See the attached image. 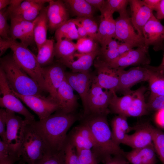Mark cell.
<instances>
[{"instance_id": "51", "label": "cell", "mask_w": 164, "mask_h": 164, "mask_svg": "<svg viewBox=\"0 0 164 164\" xmlns=\"http://www.w3.org/2000/svg\"><path fill=\"white\" fill-rule=\"evenodd\" d=\"M95 9H97L101 12L104 8L106 5V0H86Z\"/></svg>"}, {"instance_id": "28", "label": "cell", "mask_w": 164, "mask_h": 164, "mask_svg": "<svg viewBox=\"0 0 164 164\" xmlns=\"http://www.w3.org/2000/svg\"><path fill=\"white\" fill-rule=\"evenodd\" d=\"M146 90V88L142 86L134 91L133 99L131 106L126 113L127 117L141 116L148 113L149 109L144 97Z\"/></svg>"}, {"instance_id": "23", "label": "cell", "mask_w": 164, "mask_h": 164, "mask_svg": "<svg viewBox=\"0 0 164 164\" xmlns=\"http://www.w3.org/2000/svg\"><path fill=\"white\" fill-rule=\"evenodd\" d=\"M133 48L127 44L119 43L114 39H112L101 46L97 57L108 63Z\"/></svg>"}, {"instance_id": "17", "label": "cell", "mask_w": 164, "mask_h": 164, "mask_svg": "<svg viewBox=\"0 0 164 164\" xmlns=\"http://www.w3.org/2000/svg\"><path fill=\"white\" fill-rule=\"evenodd\" d=\"M10 37L12 39H19L28 47L35 43L33 30L36 19L32 22L10 18Z\"/></svg>"}, {"instance_id": "57", "label": "cell", "mask_w": 164, "mask_h": 164, "mask_svg": "<svg viewBox=\"0 0 164 164\" xmlns=\"http://www.w3.org/2000/svg\"><path fill=\"white\" fill-rule=\"evenodd\" d=\"M11 0H0V10L7 7L10 4Z\"/></svg>"}, {"instance_id": "29", "label": "cell", "mask_w": 164, "mask_h": 164, "mask_svg": "<svg viewBox=\"0 0 164 164\" xmlns=\"http://www.w3.org/2000/svg\"><path fill=\"white\" fill-rule=\"evenodd\" d=\"M55 56L58 61H71L74 60L77 50L76 44L72 40L63 39L54 44Z\"/></svg>"}, {"instance_id": "14", "label": "cell", "mask_w": 164, "mask_h": 164, "mask_svg": "<svg viewBox=\"0 0 164 164\" xmlns=\"http://www.w3.org/2000/svg\"><path fill=\"white\" fill-rule=\"evenodd\" d=\"M65 67L57 62L42 67L46 91L56 101L58 89L65 78Z\"/></svg>"}, {"instance_id": "60", "label": "cell", "mask_w": 164, "mask_h": 164, "mask_svg": "<svg viewBox=\"0 0 164 164\" xmlns=\"http://www.w3.org/2000/svg\"><path fill=\"white\" fill-rule=\"evenodd\" d=\"M163 71L164 72V70H163Z\"/></svg>"}, {"instance_id": "32", "label": "cell", "mask_w": 164, "mask_h": 164, "mask_svg": "<svg viewBox=\"0 0 164 164\" xmlns=\"http://www.w3.org/2000/svg\"><path fill=\"white\" fill-rule=\"evenodd\" d=\"M152 71L148 81L150 91L149 98L164 95V72L152 66Z\"/></svg>"}, {"instance_id": "18", "label": "cell", "mask_w": 164, "mask_h": 164, "mask_svg": "<svg viewBox=\"0 0 164 164\" xmlns=\"http://www.w3.org/2000/svg\"><path fill=\"white\" fill-rule=\"evenodd\" d=\"M70 12L63 1L52 0L47 6L48 29L51 33L56 31L69 19Z\"/></svg>"}, {"instance_id": "37", "label": "cell", "mask_w": 164, "mask_h": 164, "mask_svg": "<svg viewBox=\"0 0 164 164\" xmlns=\"http://www.w3.org/2000/svg\"><path fill=\"white\" fill-rule=\"evenodd\" d=\"M153 144L156 153L162 164H164V132L151 125Z\"/></svg>"}, {"instance_id": "4", "label": "cell", "mask_w": 164, "mask_h": 164, "mask_svg": "<svg viewBox=\"0 0 164 164\" xmlns=\"http://www.w3.org/2000/svg\"><path fill=\"white\" fill-rule=\"evenodd\" d=\"M34 121L29 122L26 126L20 151L21 160L28 164H35L52 151L34 123Z\"/></svg>"}, {"instance_id": "20", "label": "cell", "mask_w": 164, "mask_h": 164, "mask_svg": "<svg viewBox=\"0 0 164 164\" xmlns=\"http://www.w3.org/2000/svg\"><path fill=\"white\" fill-rule=\"evenodd\" d=\"M135 132L127 134L123 144L133 149L143 148L153 144L151 125L143 123L135 126Z\"/></svg>"}, {"instance_id": "12", "label": "cell", "mask_w": 164, "mask_h": 164, "mask_svg": "<svg viewBox=\"0 0 164 164\" xmlns=\"http://www.w3.org/2000/svg\"><path fill=\"white\" fill-rule=\"evenodd\" d=\"M149 47H137L132 49L121 56L108 63L111 68L124 69L130 66H142L149 65L150 59Z\"/></svg>"}, {"instance_id": "1", "label": "cell", "mask_w": 164, "mask_h": 164, "mask_svg": "<svg viewBox=\"0 0 164 164\" xmlns=\"http://www.w3.org/2000/svg\"><path fill=\"white\" fill-rule=\"evenodd\" d=\"M78 118L75 113L58 110L47 118L34 122L52 151L60 152L64 151L68 131Z\"/></svg>"}, {"instance_id": "41", "label": "cell", "mask_w": 164, "mask_h": 164, "mask_svg": "<svg viewBox=\"0 0 164 164\" xmlns=\"http://www.w3.org/2000/svg\"><path fill=\"white\" fill-rule=\"evenodd\" d=\"M35 164H65L64 151L60 152L52 151Z\"/></svg>"}, {"instance_id": "26", "label": "cell", "mask_w": 164, "mask_h": 164, "mask_svg": "<svg viewBox=\"0 0 164 164\" xmlns=\"http://www.w3.org/2000/svg\"><path fill=\"white\" fill-rule=\"evenodd\" d=\"M111 124L113 138L115 143L119 145L123 144L127 133L135 128V126H130L127 121V117L121 115L114 117Z\"/></svg>"}, {"instance_id": "33", "label": "cell", "mask_w": 164, "mask_h": 164, "mask_svg": "<svg viewBox=\"0 0 164 164\" xmlns=\"http://www.w3.org/2000/svg\"><path fill=\"white\" fill-rule=\"evenodd\" d=\"M54 41L53 39H47L37 49L36 56L37 61L42 67L48 66L53 63L55 56Z\"/></svg>"}, {"instance_id": "48", "label": "cell", "mask_w": 164, "mask_h": 164, "mask_svg": "<svg viewBox=\"0 0 164 164\" xmlns=\"http://www.w3.org/2000/svg\"><path fill=\"white\" fill-rule=\"evenodd\" d=\"M7 123V114L5 109H0V136L1 139L6 142V132Z\"/></svg>"}, {"instance_id": "34", "label": "cell", "mask_w": 164, "mask_h": 164, "mask_svg": "<svg viewBox=\"0 0 164 164\" xmlns=\"http://www.w3.org/2000/svg\"><path fill=\"white\" fill-rule=\"evenodd\" d=\"M55 33L56 41L63 39L72 41L80 39L77 27L73 19L67 21L59 27Z\"/></svg>"}, {"instance_id": "13", "label": "cell", "mask_w": 164, "mask_h": 164, "mask_svg": "<svg viewBox=\"0 0 164 164\" xmlns=\"http://www.w3.org/2000/svg\"><path fill=\"white\" fill-rule=\"evenodd\" d=\"M94 63L97 73L95 77L98 84L103 89L113 92L118 91L119 84L118 69L110 67L106 63L97 57Z\"/></svg>"}, {"instance_id": "19", "label": "cell", "mask_w": 164, "mask_h": 164, "mask_svg": "<svg viewBox=\"0 0 164 164\" xmlns=\"http://www.w3.org/2000/svg\"><path fill=\"white\" fill-rule=\"evenodd\" d=\"M132 24L137 33L143 36V28L154 15L143 0H129Z\"/></svg>"}, {"instance_id": "39", "label": "cell", "mask_w": 164, "mask_h": 164, "mask_svg": "<svg viewBox=\"0 0 164 164\" xmlns=\"http://www.w3.org/2000/svg\"><path fill=\"white\" fill-rule=\"evenodd\" d=\"M44 5L43 4L36 3L21 13L10 17V18H14L27 21H33L37 17L44 7Z\"/></svg>"}, {"instance_id": "50", "label": "cell", "mask_w": 164, "mask_h": 164, "mask_svg": "<svg viewBox=\"0 0 164 164\" xmlns=\"http://www.w3.org/2000/svg\"><path fill=\"white\" fill-rule=\"evenodd\" d=\"M12 39H5L0 37V56L2 55L12 44Z\"/></svg>"}, {"instance_id": "59", "label": "cell", "mask_w": 164, "mask_h": 164, "mask_svg": "<svg viewBox=\"0 0 164 164\" xmlns=\"http://www.w3.org/2000/svg\"><path fill=\"white\" fill-rule=\"evenodd\" d=\"M25 162H23L21 159L20 160V161L19 163L17 164H24Z\"/></svg>"}, {"instance_id": "35", "label": "cell", "mask_w": 164, "mask_h": 164, "mask_svg": "<svg viewBox=\"0 0 164 164\" xmlns=\"http://www.w3.org/2000/svg\"><path fill=\"white\" fill-rule=\"evenodd\" d=\"M21 159L19 153L0 138V164H14Z\"/></svg>"}, {"instance_id": "45", "label": "cell", "mask_w": 164, "mask_h": 164, "mask_svg": "<svg viewBox=\"0 0 164 164\" xmlns=\"http://www.w3.org/2000/svg\"><path fill=\"white\" fill-rule=\"evenodd\" d=\"M80 164H97L96 157L91 149L76 150Z\"/></svg>"}, {"instance_id": "36", "label": "cell", "mask_w": 164, "mask_h": 164, "mask_svg": "<svg viewBox=\"0 0 164 164\" xmlns=\"http://www.w3.org/2000/svg\"><path fill=\"white\" fill-rule=\"evenodd\" d=\"M68 140L74 147L76 150L91 149L94 147L93 143L81 135L75 128L68 135Z\"/></svg>"}, {"instance_id": "30", "label": "cell", "mask_w": 164, "mask_h": 164, "mask_svg": "<svg viewBox=\"0 0 164 164\" xmlns=\"http://www.w3.org/2000/svg\"><path fill=\"white\" fill-rule=\"evenodd\" d=\"M133 93L134 91L131 90L123 96L119 97L114 92L109 107L110 112L126 116L132 101Z\"/></svg>"}, {"instance_id": "43", "label": "cell", "mask_w": 164, "mask_h": 164, "mask_svg": "<svg viewBox=\"0 0 164 164\" xmlns=\"http://www.w3.org/2000/svg\"><path fill=\"white\" fill-rule=\"evenodd\" d=\"M128 4L129 0H106L105 6L114 13L117 12L120 15L127 12Z\"/></svg>"}, {"instance_id": "53", "label": "cell", "mask_w": 164, "mask_h": 164, "mask_svg": "<svg viewBox=\"0 0 164 164\" xmlns=\"http://www.w3.org/2000/svg\"><path fill=\"white\" fill-rule=\"evenodd\" d=\"M143 1L152 11L158 10L161 0H143Z\"/></svg>"}, {"instance_id": "31", "label": "cell", "mask_w": 164, "mask_h": 164, "mask_svg": "<svg viewBox=\"0 0 164 164\" xmlns=\"http://www.w3.org/2000/svg\"><path fill=\"white\" fill-rule=\"evenodd\" d=\"M70 13L77 18H93L95 9L86 0H65L63 1Z\"/></svg>"}, {"instance_id": "22", "label": "cell", "mask_w": 164, "mask_h": 164, "mask_svg": "<svg viewBox=\"0 0 164 164\" xmlns=\"http://www.w3.org/2000/svg\"><path fill=\"white\" fill-rule=\"evenodd\" d=\"M100 12V21L97 41L101 46L111 39L114 38L116 23L113 17L114 13L106 6Z\"/></svg>"}, {"instance_id": "44", "label": "cell", "mask_w": 164, "mask_h": 164, "mask_svg": "<svg viewBox=\"0 0 164 164\" xmlns=\"http://www.w3.org/2000/svg\"><path fill=\"white\" fill-rule=\"evenodd\" d=\"M64 151L65 164H80L76 149L68 138Z\"/></svg>"}, {"instance_id": "47", "label": "cell", "mask_w": 164, "mask_h": 164, "mask_svg": "<svg viewBox=\"0 0 164 164\" xmlns=\"http://www.w3.org/2000/svg\"><path fill=\"white\" fill-rule=\"evenodd\" d=\"M36 3L34 0L23 1L17 7L9 12V18L19 14Z\"/></svg>"}, {"instance_id": "55", "label": "cell", "mask_w": 164, "mask_h": 164, "mask_svg": "<svg viewBox=\"0 0 164 164\" xmlns=\"http://www.w3.org/2000/svg\"><path fill=\"white\" fill-rule=\"evenodd\" d=\"M156 18L158 19H164V0H161L159 8L156 11Z\"/></svg>"}, {"instance_id": "54", "label": "cell", "mask_w": 164, "mask_h": 164, "mask_svg": "<svg viewBox=\"0 0 164 164\" xmlns=\"http://www.w3.org/2000/svg\"><path fill=\"white\" fill-rule=\"evenodd\" d=\"M155 119L157 123L160 126L164 128V109L157 111Z\"/></svg>"}, {"instance_id": "56", "label": "cell", "mask_w": 164, "mask_h": 164, "mask_svg": "<svg viewBox=\"0 0 164 164\" xmlns=\"http://www.w3.org/2000/svg\"><path fill=\"white\" fill-rule=\"evenodd\" d=\"M23 1L22 0H11L10 5L7 7L9 12H10L19 5Z\"/></svg>"}, {"instance_id": "10", "label": "cell", "mask_w": 164, "mask_h": 164, "mask_svg": "<svg viewBox=\"0 0 164 164\" xmlns=\"http://www.w3.org/2000/svg\"><path fill=\"white\" fill-rule=\"evenodd\" d=\"M12 90L16 96L36 114L40 120L47 118L59 110L56 101L50 96L46 97L43 95L23 96Z\"/></svg>"}, {"instance_id": "42", "label": "cell", "mask_w": 164, "mask_h": 164, "mask_svg": "<svg viewBox=\"0 0 164 164\" xmlns=\"http://www.w3.org/2000/svg\"><path fill=\"white\" fill-rule=\"evenodd\" d=\"M9 18L7 7L0 10V35L4 39H9L10 37V28L7 22Z\"/></svg>"}, {"instance_id": "9", "label": "cell", "mask_w": 164, "mask_h": 164, "mask_svg": "<svg viewBox=\"0 0 164 164\" xmlns=\"http://www.w3.org/2000/svg\"><path fill=\"white\" fill-rule=\"evenodd\" d=\"M5 109L7 114L6 142L20 155L25 128L29 121L15 115L14 112Z\"/></svg>"}, {"instance_id": "27", "label": "cell", "mask_w": 164, "mask_h": 164, "mask_svg": "<svg viewBox=\"0 0 164 164\" xmlns=\"http://www.w3.org/2000/svg\"><path fill=\"white\" fill-rule=\"evenodd\" d=\"M47 10V6L44 7L36 19L33 33L34 41L37 49L47 39V33L48 29V22Z\"/></svg>"}, {"instance_id": "6", "label": "cell", "mask_w": 164, "mask_h": 164, "mask_svg": "<svg viewBox=\"0 0 164 164\" xmlns=\"http://www.w3.org/2000/svg\"><path fill=\"white\" fill-rule=\"evenodd\" d=\"M103 89L97 84L94 76L87 97L86 108L83 117L106 115L110 112L109 107L114 92Z\"/></svg>"}, {"instance_id": "52", "label": "cell", "mask_w": 164, "mask_h": 164, "mask_svg": "<svg viewBox=\"0 0 164 164\" xmlns=\"http://www.w3.org/2000/svg\"><path fill=\"white\" fill-rule=\"evenodd\" d=\"M73 20L77 27V31L80 38L88 37L87 32L83 25L76 19H73Z\"/></svg>"}, {"instance_id": "58", "label": "cell", "mask_w": 164, "mask_h": 164, "mask_svg": "<svg viewBox=\"0 0 164 164\" xmlns=\"http://www.w3.org/2000/svg\"><path fill=\"white\" fill-rule=\"evenodd\" d=\"M157 67L159 69L162 71L164 70V53L161 63Z\"/></svg>"}, {"instance_id": "8", "label": "cell", "mask_w": 164, "mask_h": 164, "mask_svg": "<svg viewBox=\"0 0 164 164\" xmlns=\"http://www.w3.org/2000/svg\"><path fill=\"white\" fill-rule=\"evenodd\" d=\"M115 21L114 39L127 44L133 48L146 46L143 36L135 32L127 12L120 14Z\"/></svg>"}, {"instance_id": "46", "label": "cell", "mask_w": 164, "mask_h": 164, "mask_svg": "<svg viewBox=\"0 0 164 164\" xmlns=\"http://www.w3.org/2000/svg\"><path fill=\"white\" fill-rule=\"evenodd\" d=\"M147 105L149 110L157 111L164 109V95L149 98Z\"/></svg>"}, {"instance_id": "15", "label": "cell", "mask_w": 164, "mask_h": 164, "mask_svg": "<svg viewBox=\"0 0 164 164\" xmlns=\"http://www.w3.org/2000/svg\"><path fill=\"white\" fill-rule=\"evenodd\" d=\"M94 75L89 71L66 72L65 78L73 90L79 94L82 102L83 111L86 109L88 94Z\"/></svg>"}, {"instance_id": "7", "label": "cell", "mask_w": 164, "mask_h": 164, "mask_svg": "<svg viewBox=\"0 0 164 164\" xmlns=\"http://www.w3.org/2000/svg\"><path fill=\"white\" fill-rule=\"evenodd\" d=\"M0 106L2 108L17 113L23 116L29 121H35L34 116L23 105L19 99L13 93L0 67Z\"/></svg>"}, {"instance_id": "16", "label": "cell", "mask_w": 164, "mask_h": 164, "mask_svg": "<svg viewBox=\"0 0 164 164\" xmlns=\"http://www.w3.org/2000/svg\"><path fill=\"white\" fill-rule=\"evenodd\" d=\"M145 45L148 47L153 46L155 51L163 48L164 41V26L154 15L145 26L143 31Z\"/></svg>"}, {"instance_id": "49", "label": "cell", "mask_w": 164, "mask_h": 164, "mask_svg": "<svg viewBox=\"0 0 164 164\" xmlns=\"http://www.w3.org/2000/svg\"><path fill=\"white\" fill-rule=\"evenodd\" d=\"M128 163L125 156L116 155L112 157L104 163V164H128Z\"/></svg>"}, {"instance_id": "5", "label": "cell", "mask_w": 164, "mask_h": 164, "mask_svg": "<svg viewBox=\"0 0 164 164\" xmlns=\"http://www.w3.org/2000/svg\"><path fill=\"white\" fill-rule=\"evenodd\" d=\"M10 49L15 62L38 84L44 91H46L42 67L39 63L36 56L28 47L16 40H12Z\"/></svg>"}, {"instance_id": "21", "label": "cell", "mask_w": 164, "mask_h": 164, "mask_svg": "<svg viewBox=\"0 0 164 164\" xmlns=\"http://www.w3.org/2000/svg\"><path fill=\"white\" fill-rule=\"evenodd\" d=\"M56 100L59 110L67 113H75L78 106V98L65 78L58 90Z\"/></svg>"}, {"instance_id": "40", "label": "cell", "mask_w": 164, "mask_h": 164, "mask_svg": "<svg viewBox=\"0 0 164 164\" xmlns=\"http://www.w3.org/2000/svg\"><path fill=\"white\" fill-rule=\"evenodd\" d=\"M76 19L85 29L88 33V37L97 41L98 27L93 18L84 17L77 18Z\"/></svg>"}, {"instance_id": "11", "label": "cell", "mask_w": 164, "mask_h": 164, "mask_svg": "<svg viewBox=\"0 0 164 164\" xmlns=\"http://www.w3.org/2000/svg\"><path fill=\"white\" fill-rule=\"evenodd\" d=\"M117 69L119 79L118 91L124 94L131 91V88L135 84L148 81L152 70V66L149 65L132 67L127 70Z\"/></svg>"}, {"instance_id": "3", "label": "cell", "mask_w": 164, "mask_h": 164, "mask_svg": "<svg viewBox=\"0 0 164 164\" xmlns=\"http://www.w3.org/2000/svg\"><path fill=\"white\" fill-rule=\"evenodd\" d=\"M0 67L4 72L10 87L15 92L23 96L43 95L44 91L17 64L12 55H7L1 58Z\"/></svg>"}, {"instance_id": "2", "label": "cell", "mask_w": 164, "mask_h": 164, "mask_svg": "<svg viewBox=\"0 0 164 164\" xmlns=\"http://www.w3.org/2000/svg\"><path fill=\"white\" fill-rule=\"evenodd\" d=\"M106 115H89L83 117V122L92 133L94 146L92 152L98 163L105 162L112 155L125 156V152L114 141Z\"/></svg>"}, {"instance_id": "25", "label": "cell", "mask_w": 164, "mask_h": 164, "mask_svg": "<svg viewBox=\"0 0 164 164\" xmlns=\"http://www.w3.org/2000/svg\"><path fill=\"white\" fill-rule=\"evenodd\" d=\"M99 50L87 53H76L75 57H77L76 60L57 62L69 68L73 72L89 71L98 54Z\"/></svg>"}, {"instance_id": "38", "label": "cell", "mask_w": 164, "mask_h": 164, "mask_svg": "<svg viewBox=\"0 0 164 164\" xmlns=\"http://www.w3.org/2000/svg\"><path fill=\"white\" fill-rule=\"evenodd\" d=\"M98 43L89 37L78 39L76 44L77 51L80 53H87L99 49Z\"/></svg>"}, {"instance_id": "24", "label": "cell", "mask_w": 164, "mask_h": 164, "mask_svg": "<svg viewBox=\"0 0 164 164\" xmlns=\"http://www.w3.org/2000/svg\"><path fill=\"white\" fill-rule=\"evenodd\" d=\"M156 153L153 144L125 152V157L128 162L132 164H156Z\"/></svg>"}]
</instances>
